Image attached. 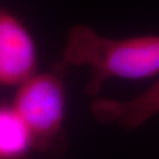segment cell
Instances as JSON below:
<instances>
[{"label": "cell", "instance_id": "5", "mask_svg": "<svg viewBox=\"0 0 159 159\" xmlns=\"http://www.w3.org/2000/svg\"><path fill=\"white\" fill-rule=\"evenodd\" d=\"M32 148V137L17 112L0 106V159H24Z\"/></svg>", "mask_w": 159, "mask_h": 159}, {"label": "cell", "instance_id": "1", "mask_svg": "<svg viewBox=\"0 0 159 159\" xmlns=\"http://www.w3.org/2000/svg\"><path fill=\"white\" fill-rule=\"evenodd\" d=\"M85 66L90 71L86 92L98 96L111 79L138 80L159 74V34L108 38L90 26L70 30L56 72Z\"/></svg>", "mask_w": 159, "mask_h": 159}, {"label": "cell", "instance_id": "3", "mask_svg": "<svg viewBox=\"0 0 159 159\" xmlns=\"http://www.w3.org/2000/svg\"><path fill=\"white\" fill-rule=\"evenodd\" d=\"M38 66L33 37L13 13L0 7V85L19 86Z\"/></svg>", "mask_w": 159, "mask_h": 159}, {"label": "cell", "instance_id": "2", "mask_svg": "<svg viewBox=\"0 0 159 159\" xmlns=\"http://www.w3.org/2000/svg\"><path fill=\"white\" fill-rule=\"evenodd\" d=\"M33 140L34 148H46L59 136L66 118V91L54 72L34 73L18 86L12 104Z\"/></svg>", "mask_w": 159, "mask_h": 159}, {"label": "cell", "instance_id": "4", "mask_svg": "<svg viewBox=\"0 0 159 159\" xmlns=\"http://www.w3.org/2000/svg\"><path fill=\"white\" fill-rule=\"evenodd\" d=\"M91 112L99 123L134 130L159 114V80L127 100L96 99L91 104Z\"/></svg>", "mask_w": 159, "mask_h": 159}]
</instances>
